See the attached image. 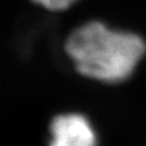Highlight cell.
<instances>
[{
	"label": "cell",
	"instance_id": "6da1fadb",
	"mask_svg": "<svg viewBox=\"0 0 146 146\" xmlns=\"http://www.w3.org/2000/svg\"><path fill=\"white\" fill-rule=\"evenodd\" d=\"M65 50L80 75L116 84L135 72L146 53V44L137 34L113 30L105 23L91 21L72 30Z\"/></svg>",
	"mask_w": 146,
	"mask_h": 146
},
{
	"label": "cell",
	"instance_id": "7a4b0ae2",
	"mask_svg": "<svg viewBox=\"0 0 146 146\" xmlns=\"http://www.w3.org/2000/svg\"><path fill=\"white\" fill-rule=\"evenodd\" d=\"M49 146H97V135L84 115L61 114L50 124Z\"/></svg>",
	"mask_w": 146,
	"mask_h": 146
},
{
	"label": "cell",
	"instance_id": "3957f363",
	"mask_svg": "<svg viewBox=\"0 0 146 146\" xmlns=\"http://www.w3.org/2000/svg\"><path fill=\"white\" fill-rule=\"evenodd\" d=\"M33 3L40 5L41 8L52 12H62L74 5L78 0H31Z\"/></svg>",
	"mask_w": 146,
	"mask_h": 146
}]
</instances>
